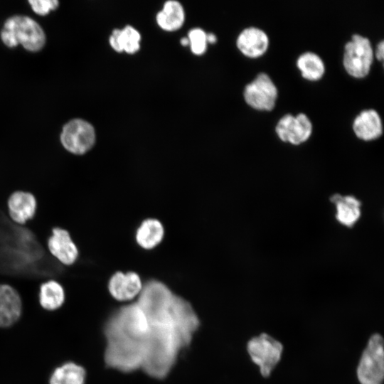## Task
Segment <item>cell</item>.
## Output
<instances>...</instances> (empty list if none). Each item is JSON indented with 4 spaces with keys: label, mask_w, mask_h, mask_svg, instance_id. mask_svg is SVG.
I'll list each match as a JSON object with an SVG mask.
<instances>
[{
    "label": "cell",
    "mask_w": 384,
    "mask_h": 384,
    "mask_svg": "<svg viewBox=\"0 0 384 384\" xmlns=\"http://www.w3.org/2000/svg\"><path fill=\"white\" fill-rule=\"evenodd\" d=\"M149 332L148 320L137 302L120 308L105 326L106 364L123 372L142 368Z\"/></svg>",
    "instance_id": "1"
},
{
    "label": "cell",
    "mask_w": 384,
    "mask_h": 384,
    "mask_svg": "<svg viewBox=\"0 0 384 384\" xmlns=\"http://www.w3.org/2000/svg\"><path fill=\"white\" fill-rule=\"evenodd\" d=\"M0 36L7 47L14 48L21 44L31 52L41 50L46 43V35L41 26L26 16L16 15L9 18Z\"/></svg>",
    "instance_id": "2"
},
{
    "label": "cell",
    "mask_w": 384,
    "mask_h": 384,
    "mask_svg": "<svg viewBox=\"0 0 384 384\" xmlns=\"http://www.w3.org/2000/svg\"><path fill=\"white\" fill-rule=\"evenodd\" d=\"M361 384H382L384 376L383 340L378 334L371 336L357 368Z\"/></svg>",
    "instance_id": "3"
},
{
    "label": "cell",
    "mask_w": 384,
    "mask_h": 384,
    "mask_svg": "<svg viewBox=\"0 0 384 384\" xmlns=\"http://www.w3.org/2000/svg\"><path fill=\"white\" fill-rule=\"evenodd\" d=\"M60 140L68 152L83 155L94 146L95 131L90 122L82 119H73L63 126Z\"/></svg>",
    "instance_id": "4"
},
{
    "label": "cell",
    "mask_w": 384,
    "mask_h": 384,
    "mask_svg": "<svg viewBox=\"0 0 384 384\" xmlns=\"http://www.w3.org/2000/svg\"><path fill=\"white\" fill-rule=\"evenodd\" d=\"M247 349L252 361L260 366L262 375L268 377L281 358L282 343L267 334L252 338Z\"/></svg>",
    "instance_id": "5"
},
{
    "label": "cell",
    "mask_w": 384,
    "mask_h": 384,
    "mask_svg": "<svg viewBox=\"0 0 384 384\" xmlns=\"http://www.w3.org/2000/svg\"><path fill=\"white\" fill-rule=\"evenodd\" d=\"M373 61V50L368 38L354 34L345 46L343 65L351 75L366 76Z\"/></svg>",
    "instance_id": "6"
},
{
    "label": "cell",
    "mask_w": 384,
    "mask_h": 384,
    "mask_svg": "<svg viewBox=\"0 0 384 384\" xmlns=\"http://www.w3.org/2000/svg\"><path fill=\"white\" fill-rule=\"evenodd\" d=\"M46 246L49 255L64 267L73 266L80 257L79 249L71 235L63 228L54 227L51 229Z\"/></svg>",
    "instance_id": "7"
},
{
    "label": "cell",
    "mask_w": 384,
    "mask_h": 384,
    "mask_svg": "<svg viewBox=\"0 0 384 384\" xmlns=\"http://www.w3.org/2000/svg\"><path fill=\"white\" fill-rule=\"evenodd\" d=\"M277 90L270 78L264 73L245 86L244 97L251 107L262 110H270L275 105Z\"/></svg>",
    "instance_id": "8"
},
{
    "label": "cell",
    "mask_w": 384,
    "mask_h": 384,
    "mask_svg": "<svg viewBox=\"0 0 384 384\" xmlns=\"http://www.w3.org/2000/svg\"><path fill=\"white\" fill-rule=\"evenodd\" d=\"M38 209L36 196L31 192L17 190L12 192L6 200V213L14 224L24 226L33 220Z\"/></svg>",
    "instance_id": "9"
},
{
    "label": "cell",
    "mask_w": 384,
    "mask_h": 384,
    "mask_svg": "<svg viewBox=\"0 0 384 384\" xmlns=\"http://www.w3.org/2000/svg\"><path fill=\"white\" fill-rule=\"evenodd\" d=\"M312 125L303 113L293 116L290 114L284 115L277 122L276 132L284 142L293 144L304 142L311 135Z\"/></svg>",
    "instance_id": "10"
},
{
    "label": "cell",
    "mask_w": 384,
    "mask_h": 384,
    "mask_svg": "<svg viewBox=\"0 0 384 384\" xmlns=\"http://www.w3.org/2000/svg\"><path fill=\"white\" fill-rule=\"evenodd\" d=\"M143 289L139 275L134 272H115L108 282L111 296L118 301L132 300L139 296Z\"/></svg>",
    "instance_id": "11"
},
{
    "label": "cell",
    "mask_w": 384,
    "mask_h": 384,
    "mask_svg": "<svg viewBox=\"0 0 384 384\" xmlns=\"http://www.w3.org/2000/svg\"><path fill=\"white\" fill-rule=\"evenodd\" d=\"M22 302L19 293L11 285L0 284V327H9L19 319Z\"/></svg>",
    "instance_id": "12"
},
{
    "label": "cell",
    "mask_w": 384,
    "mask_h": 384,
    "mask_svg": "<svg viewBox=\"0 0 384 384\" xmlns=\"http://www.w3.org/2000/svg\"><path fill=\"white\" fill-rule=\"evenodd\" d=\"M330 201L336 206V218L343 226L352 228L361 215V202L353 196L333 195Z\"/></svg>",
    "instance_id": "13"
},
{
    "label": "cell",
    "mask_w": 384,
    "mask_h": 384,
    "mask_svg": "<svg viewBox=\"0 0 384 384\" xmlns=\"http://www.w3.org/2000/svg\"><path fill=\"white\" fill-rule=\"evenodd\" d=\"M267 34L255 27L245 28L237 38V46L245 55L255 58L263 54L267 48Z\"/></svg>",
    "instance_id": "14"
},
{
    "label": "cell",
    "mask_w": 384,
    "mask_h": 384,
    "mask_svg": "<svg viewBox=\"0 0 384 384\" xmlns=\"http://www.w3.org/2000/svg\"><path fill=\"white\" fill-rule=\"evenodd\" d=\"M353 129L356 136L363 140L379 137L383 132L378 113L372 109L362 111L354 119Z\"/></svg>",
    "instance_id": "15"
},
{
    "label": "cell",
    "mask_w": 384,
    "mask_h": 384,
    "mask_svg": "<svg viewBox=\"0 0 384 384\" xmlns=\"http://www.w3.org/2000/svg\"><path fill=\"white\" fill-rule=\"evenodd\" d=\"M164 235V228L162 223L157 219L148 218L137 228L135 238L141 247L151 250L161 242Z\"/></svg>",
    "instance_id": "16"
},
{
    "label": "cell",
    "mask_w": 384,
    "mask_h": 384,
    "mask_svg": "<svg viewBox=\"0 0 384 384\" xmlns=\"http://www.w3.org/2000/svg\"><path fill=\"white\" fill-rule=\"evenodd\" d=\"M185 12L182 5L177 1H167L161 11L156 15L159 27L166 31L179 29L184 23Z\"/></svg>",
    "instance_id": "17"
},
{
    "label": "cell",
    "mask_w": 384,
    "mask_h": 384,
    "mask_svg": "<svg viewBox=\"0 0 384 384\" xmlns=\"http://www.w3.org/2000/svg\"><path fill=\"white\" fill-rule=\"evenodd\" d=\"M65 293L62 284L55 279L43 282L39 288V302L41 306L53 311L60 308L65 302Z\"/></svg>",
    "instance_id": "18"
},
{
    "label": "cell",
    "mask_w": 384,
    "mask_h": 384,
    "mask_svg": "<svg viewBox=\"0 0 384 384\" xmlns=\"http://www.w3.org/2000/svg\"><path fill=\"white\" fill-rule=\"evenodd\" d=\"M85 369L73 362L57 368L50 376V384H85Z\"/></svg>",
    "instance_id": "19"
},
{
    "label": "cell",
    "mask_w": 384,
    "mask_h": 384,
    "mask_svg": "<svg viewBox=\"0 0 384 384\" xmlns=\"http://www.w3.org/2000/svg\"><path fill=\"white\" fill-rule=\"evenodd\" d=\"M297 65L301 70L302 76L308 80H318L324 73L322 60L312 52H306L301 55L297 61Z\"/></svg>",
    "instance_id": "20"
},
{
    "label": "cell",
    "mask_w": 384,
    "mask_h": 384,
    "mask_svg": "<svg viewBox=\"0 0 384 384\" xmlns=\"http://www.w3.org/2000/svg\"><path fill=\"white\" fill-rule=\"evenodd\" d=\"M141 36L134 27L127 26L120 29L119 43L122 52L129 54L136 53L140 48Z\"/></svg>",
    "instance_id": "21"
},
{
    "label": "cell",
    "mask_w": 384,
    "mask_h": 384,
    "mask_svg": "<svg viewBox=\"0 0 384 384\" xmlns=\"http://www.w3.org/2000/svg\"><path fill=\"white\" fill-rule=\"evenodd\" d=\"M188 39L192 53L195 55H202L207 47L206 33L203 30L195 28L191 29L188 35Z\"/></svg>",
    "instance_id": "22"
},
{
    "label": "cell",
    "mask_w": 384,
    "mask_h": 384,
    "mask_svg": "<svg viewBox=\"0 0 384 384\" xmlns=\"http://www.w3.org/2000/svg\"><path fill=\"white\" fill-rule=\"evenodd\" d=\"M28 2L33 11L40 16L48 14L50 11L55 10L59 5L58 1L56 0H33Z\"/></svg>",
    "instance_id": "23"
},
{
    "label": "cell",
    "mask_w": 384,
    "mask_h": 384,
    "mask_svg": "<svg viewBox=\"0 0 384 384\" xmlns=\"http://www.w3.org/2000/svg\"><path fill=\"white\" fill-rule=\"evenodd\" d=\"M120 29H114L110 35L109 41L111 47L117 52H122L119 43Z\"/></svg>",
    "instance_id": "24"
},
{
    "label": "cell",
    "mask_w": 384,
    "mask_h": 384,
    "mask_svg": "<svg viewBox=\"0 0 384 384\" xmlns=\"http://www.w3.org/2000/svg\"><path fill=\"white\" fill-rule=\"evenodd\" d=\"M375 55L376 58L380 60H383V55H384V43L383 41H381L377 46L376 50H375Z\"/></svg>",
    "instance_id": "25"
},
{
    "label": "cell",
    "mask_w": 384,
    "mask_h": 384,
    "mask_svg": "<svg viewBox=\"0 0 384 384\" xmlns=\"http://www.w3.org/2000/svg\"><path fill=\"white\" fill-rule=\"evenodd\" d=\"M216 36L213 33H206V41L209 43H215L216 42Z\"/></svg>",
    "instance_id": "26"
},
{
    "label": "cell",
    "mask_w": 384,
    "mask_h": 384,
    "mask_svg": "<svg viewBox=\"0 0 384 384\" xmlns=\"http://www.w3.org/2000/svg\"><path fill=\"white\" fill-rule=\"evenodd\" d=\"M181 43L182 46H187V45H189V42H188V38H182L181 39Z\"/></svg>",
    "instance_id": "27"
}]
</instances>
